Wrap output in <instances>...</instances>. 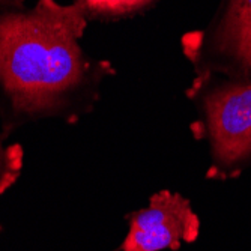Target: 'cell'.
<instances>
[{
	"label": "cell",
	"instance_id": "7a4b0ae2",
	"mask_svg": "<svg viewBox=\"0 0 251 251\" xmlns=\"http://www.w3.org/2000/svg\"><path fill=\"white\" fill-rule=\"evenodd\" d=\"M185 97L196 111L190 131L209 153L204 179L226 182L251 169V78L196 74Z\"/></svg>",
	"mask_w": 251,
	"mask_h": 251
},
{
	"label": "cell",
	"instance_id": "6da1fadb",
	"mask_svg": "<svg viewBox=\"0 0 251 251\" xmlns=\"http://www.w3.org/2000/svg\"><path fill=\"white\" fill-rule=\"evenodd\" d=\"M89 20L77 3L0 0V134L30 124L75 125L101 100L102 84L116 75L110 60L81 45Z\"/></svg>",
	"mask_w": 251,
	"mask_h": 251
},
{
	"label": "cell",
	"instance_id": "52a82bcc",
	"mask_svg": "<svg viewBox=\"0 0 251 251\" xmlns=\"http://www.w3.org/2000/svg\"><path fill=\"white\" fill-rule=\"evenodd\" d=\"M2 230H3V227H2V226H0V233H2Z\"/></svg>",
	"mask_w": 251,
	"mask_h": 251
},
{
	"label": "cell",
	"instance_id": "277c9868",
	"mask_svg": "<svg viewBox=\"0 0 251 251\" xmlns=\"http://www.w3.org/2000/svg\"><path fill=\"white\" fill-rule=\"evenodd\" d=\"M125 220L128 233L121 251H176L200 235V218L191 201L170 190L152 194L146 208L128 214Z\"/></svg>",
	"mask_w": 251,
	"mask_h": 251
},
{
	"label": "cell",
	"instance_id": "5b68a950",
	"mask_svg": "<svg viewBox=\"0 0 251 251\" xmlns=\"http://www.w3.org/2000/svg\"><path fill=\"white\" fill-rule=\"evenodd\" d=\"M86 14L89 21H118L140 14L156 0H73Z\"/></svg>",
	"mask_w": 251,
	"mask_h": 251
},
{
	"label": "cell",
	"instance_id": "8992f818",
	"mask_svg": "<svg viewBox=\"0 0 251 251\" xmlns=\"http://www.w3.org/2000/svg\"><path fill=\"white\" fill-rule=\"evenodd\" d=\"M0 134V197L6 194L21 177L25 169V149L20 143H6Z\"/></svg>",
	"mask_w": 251,
	"mask_h": 251
},
{
	"label": "cell",
	"instance_id": "3957f363",
	"mask_svg": "<svg viewBox=\"0 0 251 251\" xmlns=\"http://www.w3.org/2000/svg\"><path fill=\"white\" fill-rule=\"evenodd\" d=\"M180 50L194 75L251 78V0H220L206 25L182 35Z\"/></svg>",
	"mask_w": 251,
	"mask_h": 251
}]
</instances>
